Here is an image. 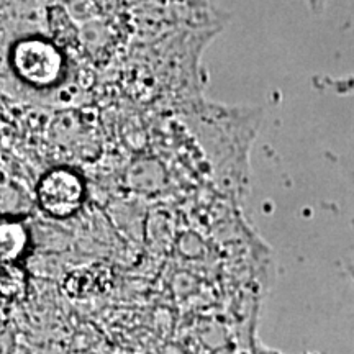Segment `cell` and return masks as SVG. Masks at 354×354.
Returning a JSON list of instances; mask_svg holds the SVG:
<instances>
[{"mask_svg": "<svg viewBox=\"0 0 354 354\" xmlns=\"http://www.w3.org/2000/svg\"><path fill=\"white\" fill-rule=\"evenodd\" d=\"M81 197V183L69 172H51L39 185V202L51 215H69L77 209Z\"/></svg>", "mask_w": 354, "mask_h": 354, "instance_id": "1", "label": "cell"}]
</instances>
